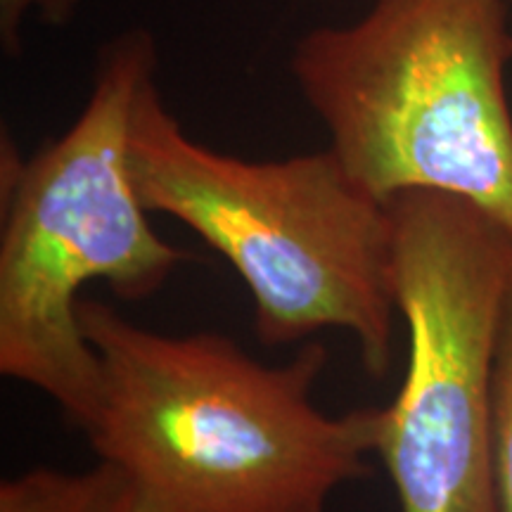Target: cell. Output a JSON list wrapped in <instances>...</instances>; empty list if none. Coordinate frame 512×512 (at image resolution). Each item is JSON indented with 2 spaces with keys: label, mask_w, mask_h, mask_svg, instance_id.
<instances>
[{
  "label": "cell",
  "mask_w": 512,
  "mask_h": 512,
  "mask_svg": "<svg viewBox=\"0 0 512 512\" xmlns=\"http://www.w3.org/2000/svg\"><path fill=\"white\" fill-rule=\"evenodd\" d=\"M494 479L498 512H512V285L494 361Z\"/></svg>",
  "instance_id": "7"
},
{
  "label": "cell",
  "mask_w": 512,
  "mask_h": 512,
  "mask_svg": "<svg viewBox=\"0 0 512 512\" xmlns=\"http://www.w3.org/2000/svg\"><path fill=\"white\" fill-rule=\"evenodd\" d=\"M155 69L152 36L126 31L102 50L86 107L60 138L24 159L3 136L0 373L50 396L76 430L100 387L79 292L98 280L145 299L190 259L150 226L128 157L133 105Z\"/></svg>",
  "instance_id": "3"
},
{
  "label": "cell",
  "mask_w": 512,
  "mask_h": 512,
  "mask_svg": "<svg viewBox=\"0 0 512 512\" xmlns=\"http://www.w3.org/2000/svg\"><path fill=\"white\" fill-rule=\"evenodd\" d=\"M81 0H0V43L8 55L19 53L22 27L29 17H38L50 27H62L74 17Z\"/></svg>",
  "instance_id": "8"
},
{
  "label": "cell",
  "mask_w": 512,
  "mask_h": 512,
  "mask_svg": "<svg viewBox=\"0 0 512 512\" xmlns=\"http://www.w3.org/2000/svg\"><path fill=\"white\" fill-rule=\"evenodd\" d=\"M510 5H512V0H510Z\"/></svg>",
  "instance_id": "9"
},
{
  "label": "cell",
  "mask_w": 512,
  "mask_h": 512,
  "mask_svg": "<svg viewBox=\"0 0 512 512\" xmlns=\"http://www.w3.org/2000/svg\"><path fill=\"white\" fill-rule=\"evenodd\" d=\"M394 294L408 366L377 453L401 512H498L494 361L512 285V230L463 197H392Z\"/></svg>",
  "instance_id": "5"
},
{
  "label": "cell",
  "mask_w": 512,
  "mask_h": 512,
  "mask_svg": "<svg viewBox=\"0 0 512 512\" xmlns=\"http://www.w3.org/2000/svg\"><path fill=\"white\" fill-rule=\"evenodd\" d=\"M510 0H375L294 43L290 67L349 176L377 200L463 197L512 230Z\"/></svg>",
  "instance_id": "4"
},
{
  "label": "cell",
  "mask_w": 512,
  "mask_h": 512,
  "mask_svg": "<svg viewBox=\"0 0 512 512\" xmlns=\"http://www.w3.org/2000/svg\"><path fill=\"white\" fill-rule=\"evenodd\" d=\"M147 211L181 221L235 268L266 347L318 330L356 339L370 377L394 361V233L389 204L335 152L247 162L192 140L155 79L140 88L128 138Z\"/></svg>",
  "instance_id": "2"
},
{
  "label": "cell",
  "mask_w": 512,
  "mask_h": 512,
  "mask_svg": "<svg viewBox=\"0 0 512 512\" xmlns=\"http://www.w3.org/2000/svg\"><path fill=\"white\" fill-rule=\"evenodd\" d=\"M79 320L100 363L81 432L157 512H328L373 475L382 408L320 411V342L268 366L226 335H162L98 299Z\"/></svg>",
  "instance_id": "1"
},
{
  "label": "cell",
  "mask_w": 512,
  "mask_h": 512,
  "mask_svg": "<svg viewBox=\"0 0 512 512\" xmlns=\"http://www.w3.org/2000/svg\"><path fill=\"white\" fill-rule=\"evenodd\" d=\"M0 512H157L119 467L98 460L91 470L36 467L0 484Z\"/></svg>",
  "instance_id": "6"
}]
</instances>
